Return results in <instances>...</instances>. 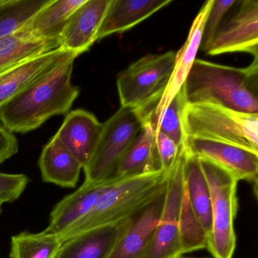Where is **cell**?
Wrapping results in <instances>:
<instances>
[{
	"instance_id": "7402d4cb",
	"label": "cell",
	"mask_w": 258,
	"mask_h": 258,
	"mask_svg": "<svg viewBox=\"0 0 258 258\" xmlns=\"http://www.w3.org/2000/svg\"><path fill=\"white\" fill-rule=\"evenodd\" d=\"M183 178L185 189L193 211L207 234L211 230V196L206 176L197 157L184 150Z\"/></svg>"
},
{
	"instance_id": "d6a6232c",
	"label": "cell",
	"mask_w": 258,
	"mask_h": 258,
	"mask_svg": "<svg viewBox=\"0 0 258 258\" xmlns=\"http://www.w3.org/2000/svg\"><path fill=\"white\" fill-rule=\"evenodd\" d=\"M181 258H188V257H183V256H182Z\"/></svg>"
},
{
	"instance_id": "ba28073f",
	"label": "cell",
	"mask_w": 258,
	"mask_h": 258,
	"mask_svg": "<svg viewBox=\"0 0 258 258\" xmlns=\"http://www.w3.org/2000/svg\"><path fill=\"white\" fill-rule=\"evenodd\" d=\"M183 155L184 149L167 173L164 208L146 258H181L183 255L179 236V211L185 188Z\"/></svg>"
},
{
	"instance_id": "7c38bea8",
	"label": "cell",
	"mask_w": 258,
	"mask_h": 258,
	"mask_svg": "<svg viewBox=\"0 0 258 258\" xmlns=\"http://www.w3.org/2000/svg\"><path fill=\"white\" fill-rule=\"evenodd\" d=\"M111 0H86L71 16L58 41L61 49L79 56L90 50Z\"/></svg>"
},
{
	"instance_id": "30bf717a",
	"label": "cell",
	"mask_w": 258,
	"mask_h": 258,
	"mask_svg": "<svg viewBox=\"0 0 258 258\" xmlns=\"http://www.w3.org/2000/svg\"><path fill=\"white\" fill-rule=\"evenodd\" d=\"M184 150L198 158L212 161L230 172L238 181L257 185L258 152L229 143L199 137H185Z\"/></svg>"
},
{
	"instance_id": "8992f818",
	"label": "cell",
	"mask_w": 258,
	"mask_h": 258,
	"mask_svg": "<svg viewBox=\"0 0 258 258\" xmlns=\"http://www.w3.org/2000/svg\"><path fill=\"white\" fill-rule=\"evenodd\" d=\"M143 123L135 108L121 107L102 123L97 144L83 167L86 182H101L115 176L120 160L134 143Z\"/></svg>"
},
{
	"instance_id": "3957f363",
	"label": "cell",
	"mask_w": 258,
	"mask_h": 258,
	"mask_svg": "<svg viewBox=\"0 0 258 258\" xmlns=\"http://www.w3.org/2000/svg\"><path fill=\"white\" fill-rule=\"evenodd\" d=\"M167 179V173L163 170L117 177L94 208L61 234L60 240L63 241L81 232L128 220L165 191Z\"/></svg>"
},
{
	"instance_id": "2e32d148",
	"label": "cell",
	"mask_w": 258,
	"mask_h": 258,
	"mask_svg": "<svg viewBox=\"0 0 258 258\" xmlns=\"http://www.w3.org/2000/svg\"><path fill=\"white\" fill-rule=\"evenodd\" d=\"M72 55H75L60 47L1 72L0 108L36 80Z\"/></svg>"
},
{
	"instance_id": "484cf974",
	"label": "cell",
	"mask_w": 258,
	"mask_h": 258,
	"mask_svg": "<svg viewBox=\"0 0 258 258\" xmlns=\"http://www.w3.org/2000/svg\"><path fill=\"white\" fill-rule=\"evenodd\" d=\"M50 0H0V39L28 23Z\"/></svg>"
},
{
	"instance_id": "1f68e13d",
	"label": "cell",
	"mask_w": 258,
	"mask_h": 258,
	"mask_svg": "<svg viewBox=\"0 0 258 258\" xmlns=\"http://www.w3.org/2000/svg\"><path fill=\"white\" fill-rule=\"evenodd\" d=\"M2 206L3 204L0 202V214H1V213H2Z\"/></svg>"
},
{
	"instance_id": "4dcf8cb0",
	"label": "cell",
	"mask_w": 258,
	"mask_h": 258,
	"mask_svg": "<svg viewBox=\"0 0 258 258\" xmlns=\"http://www.w3.org/2000/svg\"><path fill=\"white\" fill-rule=\"evenodd\" d=\"M19 142L14 134L0 123V164L14 156L19 151Z\"/></svg>"
},
{
	"instance_id": "e0dca14e",
	"label": "cell",
	"mask_w": 258,
	"mask_h": 258,
	"mask_svg": "<svg viewBox=\"0 0 258 258\" xmlns=\"http://www.w3.org/2000/svg\"><path fill=\"white\" fill-rule=\"evenodd\" d=\"M128 220L95 228L61 241L53 258H108Z\"/></svg>"
},
{
	"instance_id": "83f0119b",
	"label": "cell",
	"mask_w": 258,
	"mask_h": 258,
	"mask_svg": "<svg viewBox=\"0 0 258 258\" xmlns=\"http://www.w3.org/2000/svg\"><path fill=\"white\" fill-rule=\"evenodd\" d=\"M236 3L237 1L235 0H212L202 34L200 46L202 50L205 51L207 49L216 33L221 26L226 13Z\"/></svg>"
},
{
	"instance_id": "ac0fdd59",
	"label": "cell",
	"mask_w": 258,
	"mask_h": 258,
	"mask_svg": "<svg viewBox=\"0 0 258 258\" xmlns=\"http://www.w3.org/2000/svg\"><path fill=\"white\" fill-rule=\"evenodd\" d=\"M172 0H111L97 35V41L120 34L171 4Z\"/></svg>"
},
{
	"instance_id": "603a6c76",
	"label": "cell",
	"mask_w": 258,
	"mask_h": 258,
	"mask_svg": "<svg viewBox=\"0 0 258 258\" xmlns=\"http://www.w3.org/2000/svg\"><path fill=\"white\" fill-rule=\"evenodd\" d=\"M86 0H50L27 24L38 37L58 40L71 16Z\"/></svg>"
},
{
	"instance_id": "d6986e66",
	"label": "cell",
	"mask_w": 258,
	"mask_h": 258,
	"mask_svg": "<svg viewBox=\"0 0 258 258\" xmlns=\"http://www.w3.org/2000/svg\"><path fill=\"white\" fill-rule=\"evenodd\" d=\"M38 164L44 182L63 188L76 186L84 167L55 135L42 150Z\"/></svg>"
},
{
	"instance_id": "44dd1931",
	"label": "cell",
	"mask_w": 258,
	"mask_h": 258,
	"mask_svg": "<svg viewBox=\"0 0 258 258\" xmlns=\"http://www.w3.org/2000/svg\"><path fill=\"white\" fill-rule=\"evenodd\" d=\"M158 170H162L157 153L155 131L149 123H144L120 160L114 177H130Z\"/></svg>"
},
{
	"instance_id": "277c9868",
	"label": "cell",
	"mask_w": 258,
	"mask_h": 258,
	"mask_svg": "<svg viewBox=\"0 0 258 258\" xmlns=\"http://www.w3.org/2000/svg\"><path fill=\"white\" fill-rule=\"evenodd\" d=\"M182 123L185 137L229 143L258 152V114L218 105L187 104Z\"/></svg>"
},
{
	"instance_id": "9a60e30c",
	"label": "cell",
	"mask_w": 258,
	"mask_h": 258,
	"mask_svg": "<svg viewBox=\"0 0 258 258\" xmlns=\"http://www.w3.org/2000/svg\"><path fill=\"white\" fill-rule=\"evenodd\" d=\"M102 123L84 109L69 111L55 137L83 164H87L97 144Z\"/></svg>"
},
{
	"instance_id": "6da1fadb",
	"label": "cell",
	"mask_w": 258,
	"mask_h": 258,
	"mask_svg": "<svg viewBox=\"0 0 258 258\" xmlns=\"http://www.w3.org/2000/svg\"><path fill=\"white\" fill-rule=\"evenodd\" d=\"M77 58H66L0 108L3 126L13 134H25L53 116L67 114L80 94L79 88L72 82Z\"/></svg>"
},
{
	"instance_id": "4fadbf2b",
	"label": "cell",
	"mask_w": 258,
	"mask_h": 258,
	"mask_svg": "<svg viewBox=\"0 0 258 258\" xmlns=\"http://www.w3.org/2000/svg\"><path fill=\"white\" fill-rule=\"evenodd\" d=\"M211 3L212 0L205 3L193 21L187 40L180 50L176 52L173 73L161 97L157 98L143 106L137 108V111L140 112L160 111L165 108L179 91L196 59V55L202 43L204 28Z\"/></svg>"
},
{
	"instance_id": "9c48e42d",
	"label": "cell",
	"mask_w": 258,
	"mask_h": 258,
	"mask_svg": "<svg viewBox=\"0 0 258 258\" xmlns=\"http://www.w3.org/2000/svg\"><path fill=\"white\" fill-rule=\"evenodd\" d=\"M237 13L222 23L205 52L217 55L247 52L258 58V1L244 0Z\"/></svg>"
},
{
	"instance_id": "4316f807",
	"label": "cell",
	"mask_w": 258,
	"mask_h": 258,
	"mask_svg": "<svg viewBox=\"0 0 258 258\" xmlns=\"http://www.w3.org/2000/svg\"><path fill=\"white\" fill-rule=\"evenodd\" d=\"M179 236L182 254L207 247L208 234L193 211L185 188L179 211Z\"/></svg>"
},
{
	"instance_id": "ffe728a7",
	"label": "cell",
	"mask_w": 258,
	"mask_h": 258,
	"mask_svg": "<svg viewBox=\"0 0 258 258\" xmlns=\"http://www.w3.org/2000/svg\"><path fill=\"white\" fill-rule=\"evenodd\" d=\"M58 48V40L38 37L25 25L14 34L0 39V73Z\"/></svg>"
},
{
	"instance_id": "52a82bcc",
	"label": "cell",
	"mask_w": 258,
	"mask_h": 258,
	"mask_svg": "<svg viewBox=\"0 0 258 258\" xmlns=\"http://www.w3.org/2000/svg\"><path fill=\"white\" fill-rule=\"evenodd\" d=\"M176 52L151 54L119 75L117 91L121 107L140 108L161 97L174 69Z\"/></svg>"
},
{
	"instance_id": "d4e9b609",
	"label": "cell",
	"mask_w": 258,
	"mask_h": 258,
	"mask_svg": "<svg viewBox=\"0 0 258 258\" xmlns=\"http://www.w3.org/2000/svg\"><path fill=\"white\" fill-rule=\"evenodd\" d=\"M58 235L22 232L12 237L10 258H53L61 245Z\"/></svg>"
},
{
	"instance_id": "5b68a950",
	"label": "cell",
	"mask_w": 258,
	"mask_h": 258,
	"mask_svg": "<svg viewBox=\"0 0 258 258\" xmlns=\"http://www.w3.org/2000/svg\"><path fill=\"white\" fill-rule=\"evenodd\" d=\"M211 196V230L207 247L214 258H232L236 247L234 221L238 211V179L212 161L199 158Z\"/></svg>"
},
{
	"instance_id": "f1b7e54d",
	"label": "cell",
	"mask_w": 258,
	"mask_h": 258,
	"mask_svg": "<svg viewBox=\"0 0 258 258\" xmlns=\"http://www.w3.org/2000/svg\"><path fill=\"white\" fill-rule=\"evenodd\" d=\"M29 182V177L27 175L0 172V202L4 205L19 199Z\"/></svg>"
},
{
	"instance_id": "5bb4252c",
	"label": "cell",
	"mask_w": 258,
	"mask_h": 258,
	"mask_svg": "<svg viewBox=\"0 0 258 258\" xmlns=\"http://www.w3.org/2000/svg\"><path fill=\"white\" fill-rule=\"evenodd\" d=\"M117 178L115 176L101 182H84L75 192L66 196L54 207L49 225L43 231L59 237L94 208L105 190Z\"/></svg>"
},
{
	"instance_id": "cb8c5ba5",
	"label": "cell",
	"mask_w": 258,
	"mask_h": 258,
	"mask_svg": "<svg viewBox=\"0 0 258 258\" xmlns=\"http://www.w3.org/2000/svg\"><path fill=\"white\" fill-rule=\"evenodd\" d=\"M187 103L182 87L170 103L160 111L139 112L143 124L149 123L152 129L165 134L183 149L185 134L183 127V113Z\"/></svg>"
},
{
	"instance_id": "8fae6325",
	"label": "cell",
	"mask_w": 258,
	"mask_h": 258,
	"mask_svg": "<svg viewBox=\"0 0 258 258\" xmlns=\"http://www.w3.org/2000/svg\"><path fill=\"white\" fill-rule=\"evenodd\" d=\"M165 193L166 189L128 220L124 232L108 258H146L162 214Z\"/></svg>"
},
{
	"instance_id": "f546056e",
	"label": "cell",
	"mask_w": 258,
	"mask_h": 258,
	"mask_svg": "<svg viewBox=\"0 0 258 258\" xmlns=\"http://www.w3.org/2000/svg\"><path fill=\"white\" fill-rule=\"evenodd\" d=\"M155 131V145L161 168L168 173L176 164L182 149L170 137L159 131Z\"/></svg>"
},
{
	"instance_id": "7a4b0ae2",
	"label": "cell",
	"mask_w": 258,
	"mask_h": 258,
	"mask_svg": "<svg viewBox=\"0 0 258 258\" xmlns=\"http://www.w3.org/2000/svg\"><path fill=\"white\" fill-rule=\"evenodd\" d=\"M182 90L189 105H218L258 114V58L244 69L196 58Z\"/></svg>"
}]
</instances>
